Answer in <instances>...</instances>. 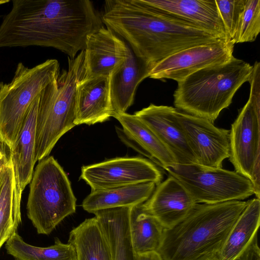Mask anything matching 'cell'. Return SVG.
<instances>
[{
	"mask_svg": "<svg viewBox=\"0 0 260 260\" xmlns=\"http://www.w3.org/2000/svg\"><path fill=\"white\" fill-rule=\"evenodd\" d=\"M101 17L103 24L121 38L139 59L152 68L179 51L226 39L143 0H107Z\"/></svg>",
	"mask_w": 260,
	"mask_h": 260,
	"instance_id": "cell-1",
	"label": "cell"
},
{
	"mask_svg": "<svg viewBox=\"0 0 260 260\" xmlns=\"http://www.w3.org/2000/svg\"><path fill=\"white\" fill-rule=\"evenodd\" d=\"M247 202L197 204L180 222L164 229L157 252L162 260H197L218 254Z\"/></svg>",
	"mask_w": 260,
	"mask_h": 260,
	"instance_id": "cell-2",
	"label": "cell"
},
{
	"mask_svg": "<svg viewBox=\"0 0 260 260\" xmlns=\"http://www.w3.org/2000/svg\"><path fill=\"white\" fill-rule=\"evenodd\" d=\"M253 65L234 56L225 63L193 73L178 82L173 95L175 108L213 123L249 81Z\"/></svg>",
	"mask_w": 260,
	"mask_h": 260,
	"instance_id": "cell-3",
	"label": "cell"
},
{
	"mask_svg": "<svg viewBox=\"0 0 260 260\" xmlns=\"http://www.w3.org/2000/svg\"><path fill=\"white\" fill-rule=\"evenodd\" d=\"M68 58V68L42 91L36 119L35 160L47 157L59 139L75 125V94L85 76L84 50Z\"/></svg>",
	"mask_w": 260,
	"mask_h": 260,
	"instance_id": "cell-4",
	"label": "cell"
},
{
	"mask_svg": "<svg viewBox=\"0 0 260 260\" xmlns=\"http://www.w3.org/2000/svg\"><path fill=\"white\" fill-rule=\"evenodd\" d=\"M27 215L39 234L48 235L76 210V198L62 168L51 156L39 161L30 182Z\"/></svg>",
	"mask_w": 260,
	"mask_h": 260,
	"instance_id": "cell-5",
	"label": "cell"
},
{
	"mask_svg": "<svg viewBox=\"0 0 260 260\" xmlns=\"http://www.w3.org/2000/svg\"><path fill=\"white\" fill-rule=\"evenodd\" d=\"M59 73V63L55 59H47L32 68L19 62L12 81L0 82V137L10 150L29 106Z\"/></svg>",
	"mask_w": 260,
	"mask_h": 260,
	"instance_id": "cell-6",
	"label": "cell"
},
{
	"mask_svg": "<svg viewBox=\"0 0 260 260\" xmlns=\"http://www.w3.org/2000/svg\"><path fill=\"white\" fill-rule=\"evenodd\" d=\"M165 170L184 186L197 204L242 201L254 194L251 181L235 171L198 164H177Z\"/></svg>",
	"mask_w": 260,
	"mask_h": 260,
	"instance_id": "cell-7",
	"label": "cell"
},
{
	"mask_svg": "<svg viewBox=\"0 0 260 260\" xmlns=\"http://www.w3.org/2000/svg\"><path fill=\"white\" fill-rule=\"evenodd\" d=\"M229 131V159L260 199V102L249 98Z\"/></svg>",
	"mask_w": 260,
	"mask_h": 260,
	"instance_id": "cell-8",
	"label": "cell"
},
{
	"mask_svg": "<svg viewBox=\"0 0 260 260\" xmlns=\"http://www.w3.org/2000/svg\"><path fill=\"white\" fill-rule=\"evenodd\" d=\"M162 172L151 161L142 157H117L83 166L80 179L91 191L107 190L143 183L156 185L162 181Z\"/></svg>",
	"mask_w": 260,
	"mask_h": 260,
	"instance_id": "cell-9",
	"label": "cell"
},
{
	"mask_svg": "<svg viewBox=\"0 0 260 260\" xmlns=\"http://www.w3.org/2000/svg\"><path fill=\"white\" fill-rule=\"evenodd\" d=\"M234 45L230 40L223 39L184 49L156 64L148 77L178 82L203 68L229 62L234 57Z\"/></svg>",
	"mask_w": 260,
	"mask_h": 260,
	"instance_id": "cell-10",
	"label": "cell"
},
{
	"mask_svg": "<svg viewBox=\"0 0 260 260\" xmlns=\"http://www.w3.org/2000/svg\"><path fill=\"white\" fill-rule=\"evenodd\" d=\"M175 115L198 164L222 168L229 157V130L176 108Z\"/></svg>",
	"mask_w": 260,
	"mask_h": 260,
	"instance_id": "cell-11",
	"label": "cell"
},
{
	"mask_svg": "<svg viewBox=\"0 0 260 260\" xmlns=\"http://www.w3.org/2000/svg\"><path fill=\"white\" fill-rule=\"evenodd\" d=\"M128 49L127 44L106 26L90 34L84 50V78L110 77L124 62Z\"/></svg>",
	"mask_w": 260,
	"mask_h": 260,
	"instance_id": "cell-12",
	"label": "cell"
},
{
	"mask_svg": "<svg viewBox=\"0 0 260 260\" xmlns=\"http://www.w3.org/2000/svg\"><path fill=\"white\" fill-rule=\"evenodd\" d=\"M176 108L150 104L134 115L164 144L177 164H198L175 115Z\"/></svg>",
	"mask_w": 260,
	"mask_h": 260,
	"instance_id": "cell-13",
	"label": "cell"
},
{
	"mask_svg": "<svg viewBox=\"0 0 260 260\" xmlns=\"http://www.w3.org/2000/svg\"><path fill=\"white\" fill-rule=\"evenodd\" d=\"M197 204L184 186L169 175L156 185L143 205L164 229H170L185 218Z\"/></svg>",
	"mask_w": 260,
	"mask_h": 260,
	"instance_id": "cell-14",
	"label": "cell"
},
{
	"mask_svg": "<svg viewBox=\"0 0 260 260\" xmlns=\"http://www.w3.org/2000/svg\"><path fill=\"white\" fill-rule=\"evenodd\" d=\"M110 77L83 78L75 94V125H92L108 120L113 111L110 97Z\"/></svg>",
	"mask_w": 260,
	"mask_h": 260,
	"instance_id": "cell-15",
	"label": "cell"
},
{
	"mask_svg": "<svg viewBox=\"0 0 260 260\" xmlns=\"http://www.w3.org/2000/svg\"><path fill=\"white\" fill-rule=\"evenodd\" d=\"M122 128L116 127L118 137L127 146L147 157L164 170L177 165L176 160L156 135L134 114L114 115Z\"/></svg>",
	"mask_w": 260,
	"mask_h": 260,
	"instance_id": "cell-16",
	"label": "cell"
},
{
	"mask_svg": "<svg viewBox=\"0 0 260 260\" xmlns=\"http://www.w3.org/2000/svg\"><path fill=\"white\" fill-rule=\"evenodd\" d=\"M39 95L29 106L16 141L10 150L16 194L20 200L23 190L31 180L36 162V126Z\"/></svg>",
	"mask_w": 260,
	"mask_h": 260,
	"instance_id": "cell-17",
	"label": "cell"
},
{
	"mask_svg": "<svg viewBox=\"0 0 260 260\" xmlns=\"http://www.w3.org/2000/svg\"><path fill=\"white\" fill-rule=\"evenodd\" d=\"M143 1L199 28L228 39L215 0Z\"/></svg>",
	"mask_w": 260,
	"mask_h": 260,
	"instance_id": "cell-18",
	"label": "cell"
},
{
	"mask_svg": "<svg viewBox=\"0 0 260 260\" xmlns=\"http://www.w3.org/2000/svg\"><path fill=\"white\" fill-rule=\"evenodd\" d=\"M152 69L139 59L129 47L125 60L110 76L112 117L115 114L125 113L133 104L138 85L149 77Z\"/></svg>",
	"mask_w": 260,
	"mask_h": 260,
	"instance_id": "cell-19",
	"label": "cell"
},
{
	"mask_svg": "<svg viewBox=\"0 0 260 260\" xmlns=\"http://www.w3.org/2000/svg\"><path fill=\"white\" fill-rule=\"evenodd\" d=\"M131 207L109 208L94 212L107 240L112 260H138L129 231Z\"/></svg>",
	"mask_w": 260,
	"mask_h": 260,
	"instance_id": "cell-20",
	"label": "cell"
},
{
	"mask_svg": "<svg viewBox=\"0 0 260 260\" xmlns=\"http://www.w3.org/2000/svg\"><path fill=\"white\" fill-rule=\"evenodd\" d=\"M156 184L147 182L107 190L91 191L82 203L89 213L103 209L129 207L146 202L154 191Z\"/></svg>",
	"mask_w": 260,
	"mask_h": 260,
	"instance_id": "cell-21",
	"label": "cell"
},
{
	"mask_svg": "<svg viewBox=\"0 0 260 260\" xmlns=\"http://www.w3.org/2000/svg\"><path fill=\"white\" fill-rule=\"evenodd\" d=\"M68 243L73 246L77 260H112L109 245L95 216L74 228Z\"/></svg>",
	"mask_w": 260,
	"mask_h": 260,
	"instance_id": "cell-22",
	"label": "cell"
},
{
	"mask_svg": "<svg viewBox=\"0 0 260 260\" xmlns=\"http://www.w3.org/2000/svg\"><path fill=\"white\" fill-rule=\"evenodd\" d=\"M260 225V199L247 201V205L233 226L217 254L220 260H234L248 246Z\"/></svg>",
	"mask_w": 260,
	"mask_h": 260,
	"instance_id": "cell-23",
	"label": "cell"
},
{
	"mask_svg": "<svg viewBox=\"0 0 260 260\" xmlns=\"http://www.w3.org/2000/svg\"><path fill=\"white\" fill-rule=\"evenodd\" d=\"M129 223L131 241L136 254L158 250L164 229L147 212L143 203L131 207Z\"/></svg>",
	"mask_w": 260,
	"mask_h": 260,
	"instance_id": "cell-24",
	"label": "cell"
},
{
	"mask_svg": "<svg viewBox=\"0 0 260 260\" xmlns=\"http://www.w3.org/2000/svg\"><path fill=\"white\" fill-rule=\"evenodd\" d=\"M20 204L11 160L0 177V249L21 223Z\"/></svg>",
	"mask_w": 260,
	"mask_h": 260,
	"instance_id": "cell-25",
	"label": "cell"
},
{
	"mask_svg": "<svg viewBox=\"0 0 260 260\" xmlns=\"http://www.w3.org/2000/svg\"><path fill=\"white\" fill-rule=\"evenodd\" d=\"M5 248L14 260H77L73 246L57 237L53 245L38 247L25 242L16 232L6 242Z\"/></svg>",
	"mask_w": 260,
	"mask_h": 260,
	"instance_id": "cell-26",
	"label": "cell"
},
{
	"mask_svg": "<svg viewBox=\"0 0 260 260\" xmlns=\"http://www.w3.org/2000/svg\"><path fill=\"white\" fill-rule=\"evenodd\" d=\"M228 39L236 44L246 0H215Z\"/></svg>",
	"mask_w": 260,
	"mask_h": 260,
	"instance_id": "cell-27",
	"label": "cell"
},
{
	"mask_svg": "<svg viewBox=\"0 0 260 260\" xmlns=\"http://www.w3.org/2000/svg\"><path fill=\"white\" fill-rule=\"evenodd\" d=\"M260 31V1L246 0L237 43L255 40Z\"/></svg>",
	"mask_w": 260,
	"mask_h": 260,
	"instance_id": "cell-28",
	"label": "cell"
},
{
	"mask_svg": "<svg viewBox=\"0 0 260 260\" xmlns=\"http://www.w3.org/2000/svg\"><path fill=\"white\" fill-rule=\"evenodd\" d=\"M234 260H260L257 233L246 248Z\"/></svg>",
	"mask_w": 260,
	"mask_h": 260,
	"instance_id": "cell-29",
	"label": "cell"
},
{
	"mask_svg": "<svg viewBox=\"0 0 260 260\" xmlns=\"http://www.w3.org/2000/svg\"><path fill=\"white\" fill-rule=\"evenodd\" d=\"M11 160L10 149L0 137V177L4 168Z\"/></svg>",
	"mask_w": 260,
	"mask_h": 260,
	"instance_id": "cell-30",
	"label": "cell"
},
{
	"mask_svg": "<svg viewBox=\"0 0 260 260\" xmlns=\"http://www.w3.org/2000/svg\"><path fill=\"white\" fill-rule=\"evenodd\" d=\"M138 260H162L157 251L137 255Z\"/></svg>",
	"mask_w": 260,
	"mask_h": 260,
	"instance_id": "cell-31",
	"label": "cell"
},
{
	"mask_svg": "<svg viewBox=\"0 0 260 260\" xmlns=\"http://www.w3.org/2000/svg\"><path fill=\"white\" fill-rule=\"evenodd\" d=\"M197 260H220V259L219 258L217 254H216L203 256Z\"/></svg>",
	"mask_w": 260,
	"mask_h": 260,
	"instance_id": "cell-32",
	"label": "cell"
},
{
	"mask_svg": "<svg viewBox=\"0 0 260 260\" xmlns=\"http://www.w3.org/2000/svg\"><path fill=\"white\" fill-rule=\"evenodd\" d=\"M9 2V0H0V5Z\"/></svg>",
	"mask_w": 260,
	"mask_h": 260,
	"instance_id": "cell-33",
	"label": "cell"
}]
</instances>
